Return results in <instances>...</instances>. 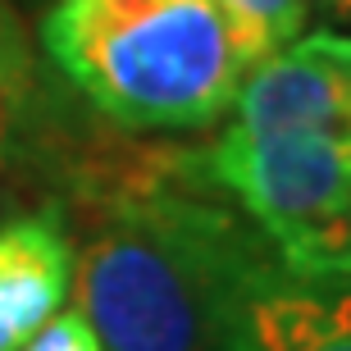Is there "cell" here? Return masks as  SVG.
Listing matches in <instances>:
<instances>
[{
    "label": "cell",
    "instance_id": "obj_1",
    "mask_svg": "<svg viewBox=\"0 0 351 351\" xmlns=\"http://www.w3.org/2000/svg\"><path fill=\"white\" fill-rule=\"evenodd\" d=\"M78 311L105 351H223L233 292L274 247L196 151H137L82 178Z\"/></svg>",
    "mask_w": 351,
    "mask_h": 351
},
{
    "label": "cell",
    "instance_id": "obj_2",
    "mask_svg": "<svg viewBox=\"0 0 351 351\" xmlns=\"http://www.w3.org/2000/svg\"><path fill=\"white\" fill-rule=\"evenodd\" d=\"M41 46L110 123L132 132L210 128L251 73L215 0H55Z\"/></svg>",
    "mask_w": 351,
    "mask_h": 351
},
{
    "label": "cell",
    "instance_id": "obj_3",
    "mask_svg": "<svg viewBox=\"0 0 351 351\" xmlns=\"http://www.w3.org/2000/svg\"><path fill=\"white\" fill-rule=\"evenodd\" d=\"M196 165L265 233L278 265L351 278V146L315 132L223 128L196 151Z\"/></svg>",
    "mask_w": 351,
    "mask_h": 351
},
{
    "label": "cell",
    "instance_id": "obj_4",
    "mask_svg": "<svg viewBox=\"0 0 351 351\" xmlns=\"http://www.w3.org/2000/svg\"><path fill=\"white\" fill-rule=\"evenodd\" d=\"M233 128L315 132L351 146V32H311L251 69L233 101Z\"/></svg>",
    "mask_w": 351,
    "mask_h": 351
},
{
    "label": "cell",
    "instance_id": "obj_5",
    "mask_svg": "<svg viewBox=\"0 0 351 351\" xmlns=\"http://www.w3.org/2000/svg\"><path fill=\"white\" fill-rule=\"evenodd\" d=\"M223 351H351V278L261 261L233 292Z\"/></svg>",
    "mask_w": 351,
    "mask_h": 351
},
{
    "label": "cell",
    "instance_id": "obj_6",
    "mask_svg": "<svg viewBox=\"0 0 351 351\" xmlns=\"http://www.w3.org/2000/svg\"><path fill=\"white\" fill-rule=\"evenodd\" d=\"M78 274V233L64 201L0 219V351H19L64 311Z\"/></svg>",
    "mask_w": 351,
    "mask_h": 351
},
{
    "label": "cell",
    "instance_id": "obj_7",
    "mask_svg": "<svg viewBox=\"0 0 351 351\" xmlns=\"http://www.w3.org/2000/svg\"><path fill=\"white\" fill-rule=\"evenodd\" d=\"M215 5L233 27V41L247 69L283 51L287 41H297L311 19V0H215Z\"/></svg>",
    "mask_w": 351,
    "mask_h": 351
},
{
    "label": "cell",
    "instance_id": "obj_8",
    "mask_svg": "<svg viewBox=\"0 0 351 351\" xmlns=\"http://www.w3.org/2000/svg\"><path fill=\"white\" fill-rule=\"evenodd\" d=\"M27 96H32V51H27V32L19 23L10 0H0V151L10 146L14 128L27 114Z\"/></svg>",
    "mask_w": 351,
    "mask_h": 351
},
{
    "label": "cell",
    "instance_id": "obj_9",
    "mask_svg": "<svg viewBox=\"0 0 351 351\" xmlns=\"http://www.w3.org/2000/svg\"><path fill=\"white\" fill-rule=\"evenodd\" d=\"M19 351H105V342L96 338V328L87 324L82 311H60L55 319H46Z\"/></svg>",
    "mask_w": 351,
    "mask_h": 351
},
{
    "label": "cell",
    "instance_id": "obj_10",
    "mask_svg": "<svg viewBox=\"0 0 351 351\" xmlns=\"http://www.w3.org/2000/svg\"><path fill=\"white\" fill-rule=\"evenodd\" d=\"M333 19H342V23H351V0H319Z\"/></svg>",
    "mask_w": 351,
    "mask_h": 351
},
{
    "label": "cell",
    "instance_id": "obj_11",
    "mask_svg": "<svg viewBox=\"0 0 351 351\" xmlns=\"http://www.w3.org/2000/svg\"><path fill=\"white\" fill-rule=\"evenodd\" d=\"M5 178H10V169H5V156H0V192H5Z\"/></svg>",
    "mask_w": 351,
    "mask_h": 351
}]
</instances>
